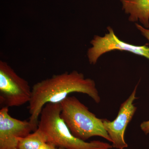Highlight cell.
<instances>
[{
  "mask_svg": "<svg viewBox=\"0 0 149 149\" xmlns=\"http://www.w3.org/2000/svg\"><path fill=\"white\" fill-rule=\"evenodd\" d=\"M74 93L86 94L96 103L100 102L95 81L85 78L83 73L75 70L54 74L35 83L32 88L29 103V121L38 128L40 114L46 104L60 103L69 94Z\"/></svg>",
  "mask_w": 149,
  "mask_h": 149,
  "instance_id": "6da1fadb",
  "label": "cell"
},
{
  "mask_svg": "<svg viewBox=\"0 0 149 149\" xmlns=\"http://www.w3.org/2000/svg\"><path fill=\"white\" fill-rule=\"evenodd\" d=\"M60 103H48L41 112L38 128L45 135L47 142L65 149H111L112 145L100 141L87 142L72 134L61 116Z\"/></svg>",
  "mask_w": 149,
  "mask_h": 149,
  "instance_id": "7a4b0ae2",
  "label": "cell"
},
{
  "mask_svg": "<svg viewBox=\"0 0 149 149\" xmlns=\"http://www.w3.org/2000/svg\"><path fill=\"white\" fill-rule=\"evenodd\" d=\"M60 104L61 116L75 137L85 141L91 137L100 136L111 142L103 119L97 117L78 99L68 96Z\"/></svg>",
  "mask_w": 149,
  "mask_h": 149,
  "instance_id": "3957f363",
  "label": "cell"
},
{
  "mask_svg": "<svg viewBox=\"0 0 149 149\" xmlns=\"http://www.w3.org/2000/svg\"><path fill=\"white\" fill-rule=\"evenodd\" d=\"M32 89L5 61H0V103L4 107H17L29 103Z\"/></svg>",
  "mask_w": 149,
  "mask_h": 149,
  "instance_id": "277c9868",
  "label": "cell"
},
{
  "mask_svg": "<svg viewBox=\"0 0 149 149\" xmlns=\"http://www.w3.org/2000/svg\"><path fill=\"white\" fill-rule=\"evenodd\" d=\"M107 33L103 37L95 35L91 40L92 47L89 48L87 56L89 63L95 65L104 54L113 50L127 51L149 59V47L146 45L136 46L120 40L111 27L107 28Z\"/></svg>",
  "mask_w": 149,
  "mask_h": 149,
  "instance_id": "5b68a950",
  "label": "cell"
},
{
  "mask_svg": "<svg viewBox=\"0 0 149 149\" xmlns=\"http://www.w3.org/2000/svg\"><path fill=\"white\" fill-rule=\"evenodd\" d=\"M138 86V84L129 97L121 104L117 116L113 121L103 119L104 127L111 139L113 148H115L124 149L128 148V144L125 140V131L137 110L133 102L138 99L136 97Z\"/></svg>",
  "mask_w": 149,
  "mask_h": 149,
  "instance_id": "8992f818",
  "label": "cell"
},
{
  "mask_svg": "<svg viewBox=\"0 0 149 149\" xmlns=\"http://www.w3.org/2000/svg\"><path fill=\"white\" fill-rule=\"evenodd\" d=\"M9 108L0 110V149H17L18 139L27 136L37 128L29 120L12 117Z\"/></svg>",
  "mask_w": 149,
  "mask_h": 149,
  "instance_id": "52a82bcc",
  "label": "cell"
},
{
  "mask_svg": "<svg viewBox=\"0 0 149 149\" xmlns=\"http://www.w3.org/2000/svg\"><path fill=\"white\" fill-rule=\"evenodd\" d=\"M123 10L129 15V21H139L146 28H149V0H120Z\"/></svg>",
  "mask_w": 149,
  "mask_h": 149,
  "instance_id": "ba28073f",
  "label": "cell"
},
{
  "mask_svg": "<svg viewBox=\"0 0 149 149\" xmlns=\"http://www.w3.org/2000/svg\"><path fill=\"white\" fill-rule=\"evenodd\" d=\"M47 142L45 135L38 128L27 136L18 138L17 149H39Z\"/></svg>",
  "mask_w": 149,
  "mask_h": 149,
  "instance_id": "9c48e42d",
  "label": "cell"
},
{
  "mask_svg": "<svg viewBox=\"0 0 149 149\" xmlns=\"http://www.w3.org/2000/svg\"><path fill=\"white\" fill-rule=\"evenodd\" d=\"M136 26L137 29L141 32L142 35L149 41V29L143 27L138 23H136Z\"/></svg>",
  "mask_w": 149,
  "mask_h": 149,
  "instance_id": "30bf717a",
  "label": "cell"
},
{
  "mask_svg": "<svg viewBox=\"0 0 149 149\" xmlns=\"http://www.w3.org/2000/svg\"><path fill=\"white\" fill-rule=\"evenodd\" d=\"M140 127L141 130L143 131L146 134H148L149 133V120L144 121L141 123Z\"/></svg>",
  "mask_w": 149,
  "mask_h": 149,
  "instance_id": "8fae6325",
  "label": "cell"
},
{
  "mask_svg": "<svg viewBox=\"0 0 149 149\" xmlns=\"http://www.w3.org/2000/svg\"><path fill=\"white\" fill-rule=\"evenodd\" d=\"M39 149H58V148L53 144L47 142L42 145Z\"/></svg>",
  "mask_w": 149,
  "mask_h": 149,
  "instance_id": "7c38bea8",
  "label": "cell"
},
{
  "mask_svg": "<svg viewBox=\"0 0 149 149\" xmlns=\"http://www.w3.org/2000/svg\"><path fill=\"white\" fill-rule=\"evenodd\" d=\"M58 149H65L62 148H58Z\"/></svg>",
  "mask_w": 149,
  "mask_h": 149,
  "instance_id": "4fadbf2b",
  "label": "cell"
}]
</instances>
